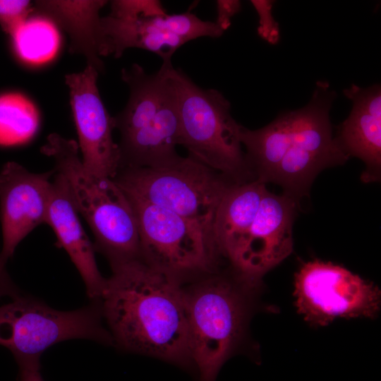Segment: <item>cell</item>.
<instances>
[{"instance_id": "20", "label": "cell", "mask_w": 381, "mask_h": 381, "mask_svg": "<svg viewBox=\"0 0 381 381\" xmlns=\"http://www.w3.org/2000/svg\"><path fill=\"white\" fill-rule=\"evenodd\" d=\"M39 125L35 104L24 95L0 94V146L13 147L28 142Z\"/></svg>"}, {"instance_id": "24", "label": "cell", "mask_w": 381, "mask_h": 381, "mask_svg": "<svg viewBox=\"0 0 381 381\" xmlns=\"http://www.w3.org/2000/svg\"><path fill=\"white\" fill-rule=\"evenodd\" d=\"M250 2L259 17L258 34L267 42L277 44L280 39L279 27L272 13L274 1L251 0Z\"/></svg>"}, {"instance_id": "12", "label": "cell", "mask_w": 381, "mask_h": 381, "mask_svg": "<svg viewBox=\"0 0 381 381\" xmlns=\"http://www.w3.org/2000/svg\"><path fill=\"white\" fill-rule=\"evenodd\" d=\"M98 71L90 66L65 77L78 136L82 162L91 173L114 179L120 168L118 144L113 139L114 118L100 97Z\"/></svg>"}, {"instance_id": "10", "label": "cell", "mask_w": 381, "mask_h": 381, "mask_svg": "<svg viewBox=\"0 0 381 381\" xmlns=\"http://www.w3.org/2000/svg\"><path fill=\"white\" fill-rule=\"evenodd\" d=\"M297 310L313 326H326L339 318H370L377 315L380 291L340 265L313 260L295 274Z\"/></svg>"}, {"instance_id": "1", "label": "cell", "mask_w": 381, "mask_h": 381, "mask_svg": "<svg viewBox=\"0 0 381 381\" xmlns=\"http://www.w3.org/2000/svg\"><path fill=\"white\" fill-rule=\"evenodd\" d=\"M111 270L101 303L114 343L194 370L183 284L141 260Z\"/></svg>"}, {"instance_id": "4", "label": "cell", "mask_w": 381, "mask_h": 381, "mask_svg": "<svg viewBox=\"0 0 381 381\" xmlns=\"http://www.w3.org/2000/svg\"><path fill=\"white\" fill-rule=\"evenodd\" d=\"M171 61L148 74L134 64L121 71L129 87L125 108L114 118L120 133V168H152L170 164L181 156L180 119L176 91L168 73Z\"/></svg>"}, {"instance_id": "8", "label": "cell", "mask_w": 381, "mask_h": 381, "mask_svg": "<svg viewBox=\"0 0 381 381\" xmlns=\"http://www.w3.org/2000/svg\"><path fill=\"white\" fill-rule=\"evenodd\" d=\"M139 232L140 260L181 283L219 270L214 236L171 211L127 194Z\"/></svg>"}, {"instance_id": "14", "label": "cell", "mask_w": 381, "mask_h": 381, "mask_svg": "<svg viewBox=\"0 0 381 381\" xmlns=\"http://www.w3.org/2000/svg\"><path fill=\"white\" fill-rule=\"evenodd\" d=\"M56 173L52 180L46 224L53 229L57 246L66 250L80 273L88 297L92 301L99 300L107 279L97 267L94 244L83 227L66 181Z\"/></svg>"}, {"instance_id": "17", "label": "cell", "mask_w": 381, "mask_h": 381, "mask_svg": "<svg viewBox=\"0 0 381 381\" xmlns=\"http://www.w3.org/2000/svg\"><path fill=\"white\" fill-rule=\"evenodd\" d=\"M267 190L253 180L233 186L217 212L214 234L222 255L229 261L248 234Z\"/></svg>"}, {"instance_id": "21", "label": "cell", "mask_w": 381, "mask_h": 381, "mask_svg": "<svg viewBox=\"0 0 381 381\" xmlns=\"http://www.w3.org/2000/svg\"><path fill=\"white\" fill-rule=\"evenodd\" d=\"M155 20L162 29L186 42L202 37L218 38L224 33L214 22L203 20L190 12L167 13L155 16Z\"/></svg>"}, {"instance_id": "15", "label": "cell", "mask_w": 381, "mask_h": 381, "mask_svg": "<svg viewBox=\"0 0 381 381\" xmlns=\"http://www.w3.org/2000/svg\"><path fill=\"white\" fill-rule=\"evenodd\" d=\"M343 92L352 101L353 107L335 138L349 157H358L365 163L361 180L378 181L381 172L380 85L363 88L352 84Z\"/></svg>"}, {"instance_id": "2", "label": "cell", "mask_w": 381, "mask_h": 381, "mask_svg": "<svg viewBox=\"0 0 381 381\" xmlns=\"http://www.w3.org/2000/svg\"><path fill=\"white\" fill-rule=\"evenodd\" d=\"M335 97L328 82L318 81L308 104L271 123L259 157V181L280 186L298 202L320 172L349 159L332 135L329 114Z\"/></svg>"}, {"instance_id": "27", "label": "cell", "mask_w": 381, "mask_h": 381, "mask_svg": "<svg viewBox=\"0 0 381 381\" xmlns=\"http://www.w3.org/2000/svg\"><path fill=\"white\" fill-rule=\"evenodd\" d=\"M6 262L2 259L0 254V298L3 296H10L13 299L20 296V289L13 282L9 276L6 267Z\"/></svg>"}, {"instance_id": "16", "label": "cell", "mask_w": 381, "mask_h": 381, "mask_svg": "<svg viewBox=\"0 0 381 381\" xmlns=\"http://www.w3.org/2000/svg\"><path fill=\"white\" fill-rule=\"evenodd\" d=\"M107 3L104 0L37 1L34 8L59 25L69 35L70 51L85 56L87 66L99 72L104 69L100 59L104 52L99 11Z\"/></svg>"}, {"instance_id": "19", "label": "cell", "mask_w": 381, "mask_h": 381, "mask_svg": "<svg viewBox=\"0 0 381 381\" xmlns=\"http://www.w3.org/2000/svg\"><path fill=\"white\" fill-rule=\"evenodd\" d=\"M10 35L16 56L29 65L47 63L60 47L56 23L41 14L28 18Z\"/></svg>"}, {"instance_id": "11", "label": "cell", "mask_w": 381, "mask_h": 381, "mask_svg": "<svg viewBox=\"0 0 381 381\" xmlns=\"http://www.w3.org/2000/svg\"><path fill=\"white\" fill-rule=\"evenodd\" d=\"M297 202L266 190L257 215L229 260L248 289L258 288L262 277L292 251V227Z\"/></svg>"}, {"instance_id": "6", "label": "cell", "mask_w": 381, "mask_h": 381, "mask_svg": "<svg viewBox=\"0 0 381 381\" xmlns=\"http://www.w3.org/2000/svg\"><path fill=\"white\" fill-rule=\"evenodd\" d=\"M183 284L191 359L200 381H215L243 332L250 291L231 268Z\"/></svg>"}, {"instance_id": "26", "label": "cell", "mask_w": 381, "mask_h": 381, "mask_svg": "<svg viewBox=\"0 0 381 381\" xmlns=\"http://www.w3.org/2000/svg\"><path fill=\"white\" fill-rule=\"evenodd\" d=\"M17 363L19 368L18 381H44L40 373L39 358L23 359Z\"/></svg>"}, {"instance_id": "18", "label": "cell", "mask_w": 381, "mask_h": 381, "mask_svg": "<svg viewBox=\"0 0 381 381\" xmlns=\"http://www.w3.org/2000/svg\"><path fill=\"white\" fill-rule=\"evenodd\" d=\"M104 56L119 58L128 48H139L171 61L174 52L186 43L181 37L162 29L154 17L134 20L107 16L101 19Z\"/></svg>"}, {"instance_id": "25", "label": "cell", "mask_w": 381, "mask_h": 381, "mask_svg": "<svg viewBox=\"0 0 381 381\" xmlns=\"http://www.w3.org/2000/svg\"><path fill=\"white\" fill-rule=\"evenodd\" d=\"M217 5V19L214 22L224 32L231 24V19L237 14L242 7L238 0H218Z\"/></svg>"}, {"instance_id": "3", "label": "cell", "mask_w": 381, "mask_h": 381, "mask_svg": "<svg viewBox=\"0 0 381 381\" xmlns=\"http://www.w3.org/2000/svg\"><path fill=\"white\" fill-rule=\"evenodd\" d=\"M78 150L75 140L57 133L50 134L41 148L64 178L76 210L94 235L95 250L111 267L140 259L138 222L129 198L114 179L90 172Z\"/></svg>"}, {"instance_id": "23", "label": "cell", "mask_w": 381, "mask_h": 381, "mask_svg": "<svg viewBox=\"0 0 381 381\" xmlns=\"http://www.w3.org/2000/svg\"><path fill=\"white\" fill-rule=\"evenodd\" d=\"M34 6L30 1L0 0V25L11 35L30 14Z\"/></svg>"}, {"instance_id": "9", "label": "cell", "mask_w": 381, "mask_h": 381, "mask_svg": "<svg viewBox=\"0 0 381 381\" xmlns=\"http://www.w3.org/2000/svg\"><path fill=\"white\" fill-rule=\"evenodd\" d=\"M102 315L101 299L78 310L61 311L21 294L0 306V345L16 360L40 358L51 346L72 339L112 344L110 332L102 325Z\"/></svg>"}, {"instance_id": "7", "label": "cell", "mask_w": 381, "mask_h": 381, "mask_svg": "<svg viewBox=\"0 0 381 381\" xmlns=\"http://www.w3.org/2000/svg\"><path fill=\"white\" fill-rule=\"evenodd\" d=\"M113 179L127 194L171 211L214 236L219 206L236 185L189 156L157 167L121 169Z\"/></svg>"}, {"instance_id": "5", "label": "cell", "mask_w": 381, "mask_h": 381, "mask_svg": "<svg viewBox=\"0 0 381 381\" xmlns=\"http://www.w3.org/2000/svg\"><path fill=\"white\" fill-rule=\"evenodd\" d=\"M180 119L179 145L189 157L236 184L255 180L242 149V126L231 116V104L217 90L198 86L170 62Z\"/></svg>"}, {"instance_id": "22", "label": "cell", "mask_w": 381, "mask_h": 381, "mask_svg": "<svg viewBox=\"0 0 381 381\" xmlns=\"http://www.w3.org/2000/svg\"><path fill=\"white\" fill-rule=\"evenodd\" d=\"M111 10L109 16L128 20L167 14L161 1L158 0H115L111 2Z\"/></svg>"}, {"instance_id": "13", "label": "cell", "mask_w": 381, "mask_h": 381, "mask_svg": "<svg viewBox=\"0 0 381 381\" xmlns=\"http://www.w3.org/2000/svg\"><path fill=\"white\" fill-rule=\"evenodd\" d=\"M53 172H30L15 162H8L1 168L0 254L5 262L25 237L40 224H46Z\"/></svg>"}]
</instances>
